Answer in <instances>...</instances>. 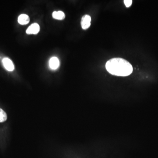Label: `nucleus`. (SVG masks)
I'll use <instances>...</instances> for the list:
<instances>
[{
    "instance_id": "f257e3e1",
    "label": "nucleus",
    "mask_w": 158,
    "mask_h": 158,
    "mask_svg": "<svg viewBox=\"0 0 158 158\" xmlns=\"http://www.w3.org/2000/svg\"><path fill=\"white\" fill-rule=\"evenodd\" d=\"M106 69L108 72L117 76L126 77L133 72V67L130 63L122 58H113L106 63Z\"/></svg>"
},
{
    "instance_id": "39448f33",
    "label": "nucleus",
    "mask_w": 158,
    "mask_h": 158,
    "mask_svg": "<svg viewBox=\"0 0 158 158\" xmlns=\"http://www.w3.org/2000/svg\"><path fill=\"white\" fill-rule=\"evenodd\" d=\"M49 65L50 68L53 70L57 69L60 65L59 59L56 57H52L49 62Z\"/></svg>"
},
{
    "instance_id": "6e6552de",
    "label": "nucleus",
    "mask_w": 158,
    "mask_h": 158,
    "mask_svg": "<svg viewBox=\"0 0 158 158\" xmlns=\"http://www.w3.org/2000/svg\"><path fill=\"white\" fill-rule=\"evenodd\" d=\"M7 119V115L6 112L0 108V123L6 121Z\"/></svg>"
},
{
    "instance_id": "f03ea898",
    "label": "nucleus",
    "mask_w": 158,
    "mask_h": 158,
    "mask_svg": "<svg viewBox=\"0 0 158 158\" xmlns=\"http://www.w3.org/2000/svg\"><path fill=\"white\" fill-rule=\"evenodd\" d=\"M91 19L90 15H86L83 16L81 21V25L82 29L87 30L89 28L91 24Z\"/></svg>"
},
{
    "instance_id": "20e7f679",
    "label": "nucleus",
    "mask_w": 158,
    "mask_h": 158,
    "mask_svg": "<svg viewBox=\"0 0 158 158\" xmlns=\"http://www.w3.org/2000/svg\"><path fill=\"white\" fill-rule=\"evenodd\" d=\"M2 63L5 68L9 71H12L14 69L13 62L9 58H5L3 59Z\"/></svg>"
},
{
    "instance_id": "1a4fd4ad",
    "label": "nucleus",
    "mask_w": 158,
    "mask_h": 158,
    "mask_svg": "<svg viewBox=\"0 0 158 158\" xmlns=\"http://www.w3.org/2000/svg\"><path fill=\"white\" fill-rule=\"evenodd\" d=\"M124 3L125 6L128 8V7H130V6H131L132 1V0H125Z\"/></svg>"
},
{
    "instance_id": "423d86ee",
    "label": "nucleus",
    "mask_w": 158,
    "mask_h": 158,
    "mask_svg": "<svg viewBox=\"0 0 158 158\" xmlns=\"http://www.w3.org/2000/svg\"><path fill=\"white\" fill-rule=\"evenodd\" d=\"M30 19L28 15L26 14L20 15L18 19V22L21 25H26L28 23Z\"/></svg>"
},
{
    "instance_id": "0eeeda50",
    "label": "nucleus",
    "mask_w": 158,
    "mask_h": 158,
    "mask_svg": "<svg viewBox=\"0 0 158 158\" xmlns=\"http://www.w3.org/2000/svg\"><path fill=\"white\" fill-rule=\"evenodd\" d=\"M52 17L55 19L62 20L65 18V15L62 11H55L53 12Z\"/></svg>"
},
{
    "instance_id": "7ed1b4c3",
    "label": "nucleus",
    "mask_w": 158,
    "mask_h": 158,
    "mask_svg": "<svg viewBox=\"0 0 158 158\" xmlns=\"http://www.w3.org/2000/svg\"><path fill=\"white\" fill-rule=\"evenodd\" d=\"M40 30V27L39 24L36 23H34L31 24L28 28L26 31V33L28 34H36L39 33Z\"/></svg>"
}]
</instances>
